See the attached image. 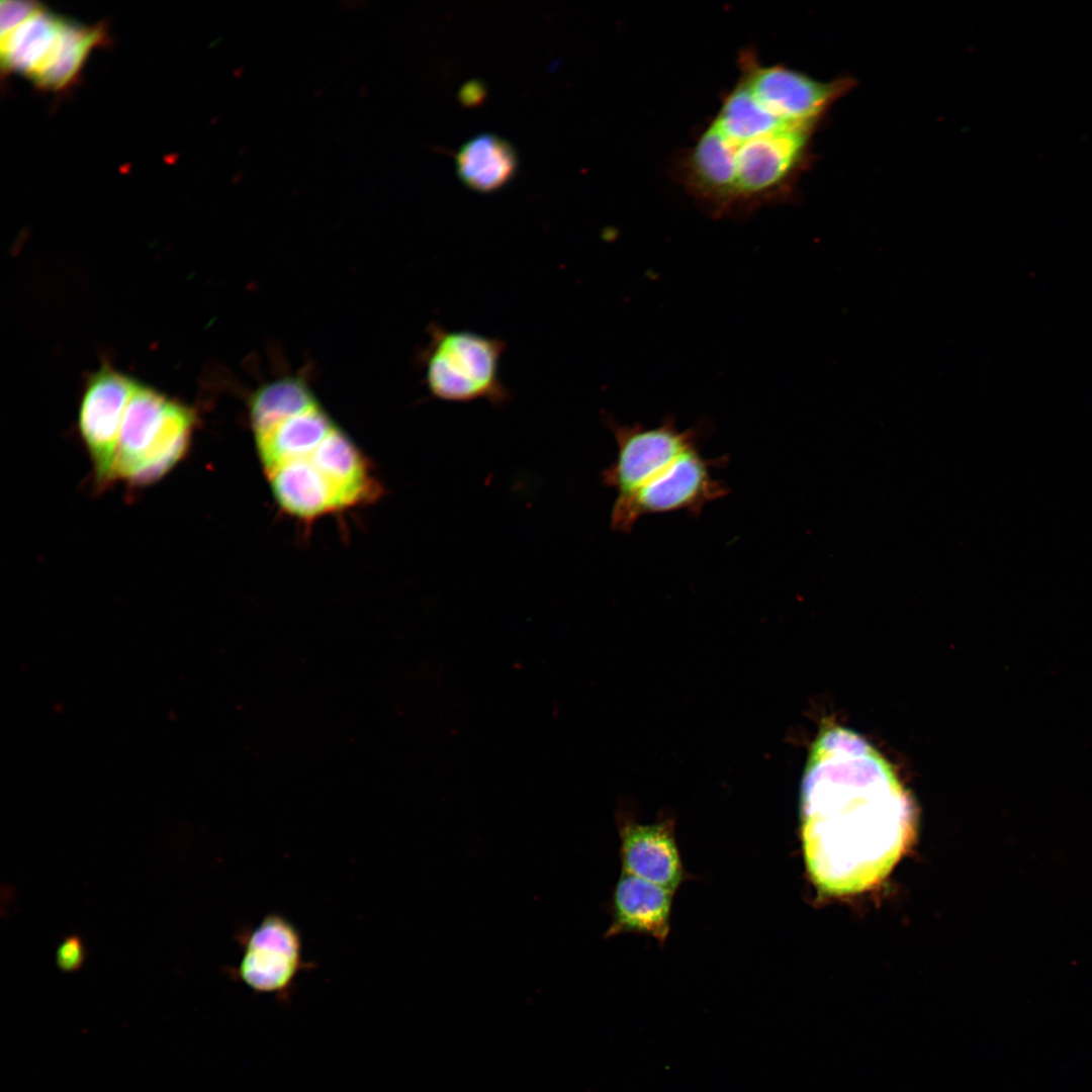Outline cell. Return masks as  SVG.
Returning <instances> with one entry per match:
<instances>
[{"label":"cell","instance_id":"13","mask_svg":"<svg viewBox=\"0 0 1092 1092\" xmlns=\"http://www.w3.org/2000/svg\"><path fill=\"white\" fill-rule=\"evenodd\" d=\"M336 427L316 401L302 411L252 429L264 472L308 454Z\"/></svg>","mask_w":1092,"mask_h":1092},{"label":"cell","instance_id":"19","mask_svg":"<svg viewBox=\"0 0 1092 1092\" xmlns=\"http://www.w3.org/2000/svg\"><path fill=\"white\" fill-rule=\"evenodd\" d=\"M484 96V88L479 82L471 81L464 85L460 91L461 101L465 104H476Z\"/></svg>","mask_w":1092,"mask_h":1092},{"label":"cell","instance_id":"15","mask_svg":"<svg viewBox=\"0 0 1092 1092\" xmlns=\"http://www.w3.org/2000/svg\"><path fill=\"white\" fill-rule=\"evenodd\" d=\"M456 169L462 183L479 193L494 192L516 175L518 157L513 146L493 133L476 135L456 155Z\"/></svg>","mask_w":1092,"mask_h":1092},{"label":"cell","instance_id":"10","mask_svg":"<svg viewBox=\"0 0 1092 1092\" xmlns=\"http://www.w3.org/2000/svg\"><path fill=\"white\" fill-rule=\"evenodd\" d=\"M742 81L771 113L792 124H813L844 90L845 81L820 82L783 66L744 63Z\"/></svg>","mask_w":1092,"mask_h":1092},{"label":"cell","instance_id":"17","mask_svg":"<svg viewBox=\"0 0 1092 1092\" xmlns=\"http://www.w3.org/2000/svg\"><path fill=\"white\" fill-rule=\"evenodd\" d=\"M316 401L306 382L298 377L271 381L257 389L250 397L251 428L255 429L302 411Z\"/></svg>","mask_w":1092,"mask_h":1092},{"label":"cell","instance_id":"11","mask_svg":"<svg viewBox=\"0 0 1092 1092\" xmlns=\"http://www.w3.org/2000/svg\"><path fill=\"white\" fill-rule=\"evenodd\" d=\"M623 873L674 892L686 878L674 837V824L664 820L640 824L619 822Z\"/></svg>","mask_w":1092,"mask_h":1092},{"label":"cell","instance_id":"14","mask_svg":"<svg viewBox=\"0 0 1092 1092\" xmlns=\"http://www.w3.org/2000/svg\"><path fill=\"white\" fill-rule=\"evenodd\" d=\"M688 169L694 190L713 211L722 213L735 206L734 147L714 125L697 141Z\"/></svg>","mask_w":1092,"mask_h":1092},{"label":"cell","instance_id":"1","mask_svg":"<svg viewBox=\"0 0 1092 1092\" xmlns=\"http://www.w3.org/2000/svg\"><path fill=\"white\" fill-rule=\"evenodd\" d=\"M811 880L830 895L871 889L912 841L913 802L886 758L852 730L830 726L812 746L801 792Z\"/></svg>","mask_w":1092,"mask_h":1092},{"label":"cell","instance_id":"16","mask_svg":"<svg viewBox=\"0 0 1092 1092\" xmlns=\"http://www.w3.org/2000/svg\"><path fill=\"white\" fill-rule=\"evenodd\" d=\"M733 143H743L794 125L766 109L741 80L711 123Z\"/></svg>","mask_w":1092,"mask_h":1092},{"label":"cell","instance_id":"18","mask_svg":"<svg viewBox=\"0 0 1092 1092\" xmlns=\"http://www.w3.org/2000/svg\"><path fill=\"white\" fill-rule=\"evenodd\" d=\"M87 949L82 938L77 934H71L60 942L56 951L58 968L65 973L78 971L84 964Z\"/></svg>","mask_w":1092,"mask_h":1092},{"label":"cell","instance_id":"6","mask_svg":"<svg viewBox=\"0 0 1092 1092\" xmlns=\"http://www.w3.org/2000/svg\"><path fill=\"white\" fill-rule=\"evenodd\" d=\"M605 422L618 448L615 461L602 473L603 483L616 492L614 502L627 498L684 453L700 447L703 437V428L680 430L671 417L653 428L620 425L608 417Z\"/></svg>","mask_w":1092,"mask_h":1092},{"label":"cell","instance_id":"7","mask_svg":"<svg viewBox=\"0 0 1092 1092\" xmlns=\"http://www.w3.org/2000/svg\"><path fill=\"white\" fill-rule=\"evenodd\" d=\"M237 938L242 958L233 977L254 993L288 1002L296 979L308 968L295 925L281 914L269 913Z\"/></svg>","mask_w":1092,"mask_h":1092},{"label":"cell","instance_id":"12","mask_svg":"<svg viewBox=\"0 0 1092 1092\" xmlns=\"http://www.w3.org/2000/svg\"><path fill=\"white\" fill-rule=\"evenodd\" d=\"M673 892L641 878L622 873L612 898L610 938L625 932L647 934L662 945L670 928Z\"/></svg>","mask_w":1092,"mask_h":1092},{"label":"cell","instance_id":"8","mask_svg":"<svg viewBox=\"0 0 1092 1092\" xmlns=\"http://www.w3.org/2000/svg\"><path fill=\"white\" fill-rule=\"evenodd\" d=\"M136 386L124 374L103 367L92 375L83 393L79 431L99 487L113 482L122 419Z\"/></svg>","mask_w":1092,"mask_h":1092},{"label":"cell","instance_id":"3","mask_svg":"<svg viewBox=\"0 0 1092 1092\" xmlns=\"http://www.w3.org/2000/svg\"><path fill=\"white\" fill-rule=\"evenodd\" d=\"M196 424L192 408L138 384L125 408L113 481L151 485L186 455Z\"/></svg>","mask_w":1092,"mask_h":1092},{"label":"cell","instance_id":"4","mask_svg":"<svg viewBox=\"0 0 1092 1092\" xmlns=\"http://www.w3.org/2000/svg\"><path fill=\"white\" fill-rule=\"evenodd\" d=\"M428 334L430 340L421 356L432 397L449 402L486 400L494 406L510 402L513 393L499 372L508 346L505 340L450 330L438 323L429 325Z\"/></svg>","mask_w":1092,"mask_h":1092},{"label":"cell","instance_id":"9","mask_svg":"<svg viewBox=\"0 0 1092 1092\" xmlns=\"http://www.w3.org/2000/svg\"><path fill=\"white\" fill-rule=\"evenodd\" d=\"M812 124L783 128L743 143H732L735 206L759 202L779 189L802 159Z\"/></svg>","mask_w":1092,"mask_h":1092},{"label":"cell","instance_id":"5","mask_svg":"<svg viewBox=\"0 0 1092 1092\" xmlns=\"http://www.w3.org/2000/svg\"><path fill=\"white\" fill-rule=\"evenodd\" d=\"M726 461L704 457L700 447L689 450L633 494L614 502L612 528L629 532L646 515L684 511L699 516L708 504L728 493L727 485L713 475L714 468Z\"/></svg>","mask_w":1092,"mask_h":1092},{"label":"cell","instance_id":"2","mask_svg":"<svg viewBox=\"0 0 1092 1092\" xmlns=\"http://www.w3.org/2000/svg\"><path fill=\"white\" fill-rule=\"evenodd\" d=\"M0 14L2 73L20 75L40 90L71 87L108 40L104 24L76 21L35 1H2Z\"/></svg>","mask_w":1092,"mask_h":1092}]
</instances>
